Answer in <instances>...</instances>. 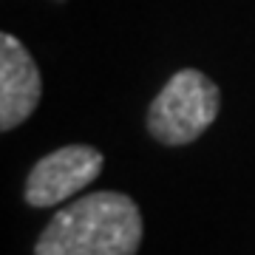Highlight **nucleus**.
Masks as SVG:
<instances>
[{"mask_svg":"<svg viewBox=\"0 0 255 255\" xmlns=\"http://www.w3.org/2000/svg\"><path fill=\"white\" fill-rule=\"evenodd\" d=\"M142 213L125 193L100 190L57 210L34 255H136L142 244Z\"/></svg>","mask_w":255,"mask_h":255,"instance_id":"1","label":"nucleus"},{"mask_svg":"<svg viewBox=\"0 0 255 255\" xmlns=\"http://www.w3.org/2000/svg\"><path fill=\"white\" fill-rule=\"evenodd\" d=\"M219 108V85L199 68H182L156 94L145 122L156 142L182 147L196 142L216 122Z\"/></svg>","mask_w":255,"mask_h":255,"instance_id":"2","label":"nucleus"},{"mask_svg":"<svg viewBox=\"0 0 255 255\" xmlns=\"http://www.w3.org/2000/svg\"><path fill=\"white\" fill-rule=\"evenodd\" d=\"M102 164H105L102 153L91 145H65L43 156L28 170L26 204L40 210L63 204L102 173Z\"/></svg>","mask_w":255,"mask_h":255,"instance_id":"3","label":"nucleus"},{"mask_svg":"<svg viewBox=\"0 0 255 255\" xmlns=\"http://www.w3.org/2000/svg\"><path fill=\"white\" fill-rule=\"evenodd\" d=\"M43 94V80L34 57L9 31L0 34V130L26 122Z\"/></svg>","mask_w":255,"mask_h":255,"instance_id":"4","label":"nucleus"}]
</instances>
